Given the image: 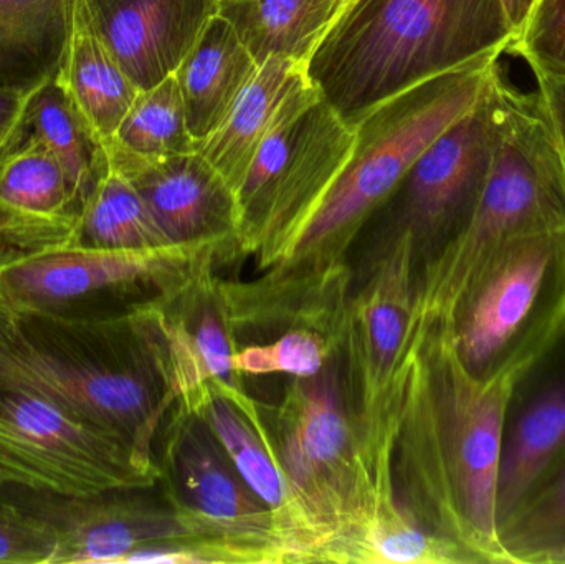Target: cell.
Wrapping results in <instances>:
<instances>
[{"instance_id": "1", "label": "cell", "mask_w": 565, "mask_h": 564, "mask_svg": "<svg viewBox=\"0 0 565 564\" xmlns=\"http://www.w3.org/2000/svg\"><path fill=\"white\" fill-rule=\"evenodd\" d=\"M510 381L480 386L440 321L415 328L397 386L395 492L425 530L471 563H507L498 525Z\"/></svg>"}, {"instance_id": "2", "label": "cell", "mask_w": 565, "mask_h": 564, "mask_svg": "<svg viewBox=\"0 0 565 564\" xmlns=\"http://www.w3.org/2000/svg\"><path fill=\"white\" fill-rule=\"evenodd\" d=\"M511 40L500 0H349L306 72L322 102L354 128L425 79L503 55Z\"/></svg>"}, {"instance_id": "3", "label": "cell", "mask_w": 565, "mask_h": 564, "mask_svg": "<svg viewBox=\"0 0 565 564\" xmlns=\"http://www.w3.org/2000/svg\"><path fill=\"white\" fill-rule=\"evenodd\" d=\"M0 390L36 394L159 467L152 447L175 401L128 313L66 320L0 310Z\"/></svg>"}, {"instance_id": "4", "label": "cell", "mask_w": 565, "mask_h": 564, "mask_svg": "<svg viewBox=\"0 0 565 564\" xmlns=\"http://www.w3.org/2000/svg\"><path fill=\"white\" fill-rule=\"evenodd\" d=\"M501 55H487L425 79L375 106L354 126L351 156L274 267L328 270L345 264L352 242L395 191L418 156L483 98Z\"/></svg>"}, {"instance_id": "5", "label": "cell", "mask_w": 565, "mask_h": 564, "mask_svg": "<svg viewBox=\"0 0 565 564\" xmlns=\"http://www.w3.org/2000/svg\"><path fill=\"white\" fill-rule=\"evenodd\" d=\"M494 142L473 221L457 247L417 285L414 328L441 320L468 278L504 242L565 227V161L546 99L491 79Z\"/></svg>"}, {"instance_id": "6", "label": "cell", "mask_w": 565, "mask_h": 564, "mask_svg": "<svg viewBox=\"0 0 565 564\" xmlns=\"http://www.w3.org/2000/svg\"><path fill=\"white\" fill-rule=\"evenodd\" d=\"M438 321L475 383L513 376L565 321V227L504 242Z\"/></svg>"}, {"instance_id": "7", "label": "cell", "mask_w": 565, "mask_h": 564, "mask_svg": "<svg viewBox=\"0 0 565 564\" xmlns=\"http://www.w3.org/2000/svg\"><path fill=\"white\" fill-rule=\"evenodd\" d=\"M227 254H235L231 235L154 248L0 252V310L66 320L122 317L113 301L142 287L166 290Z\"/></svg>"}, {"instance_id": "8", "label": "cell", "mask_w": 565, "mask_h": 564, "mask_svg": "<svg viewBox=\"0 0 565 564\" xmlns=\"http://www.w3.org/2000/svg\"><path fill=\"white\" fill-rule=\"evenodd\" d=\"M354 141V128L322 99L278 128L235 192V254L255 255L260 272L285 260L348 162Z\"/></svg>"}, {"instance_id": "9", "label": "cell", "mask_w": 565, "mask_h": 564, "mask_svg": "<svg viewBox=\"0 0 565 564\" xmlns=\"http://www.w3.org/2000/svg\"><path fill=\"white\" fill-rule=\"evenodd\" d=\"M158 460L164 497L209 564L285 563L274 512L248 489L207 424L174 406Z\"/></svg>"}, {"instance_id": "10", "label": "cell", "mask_w": 565, "mask_h": 564, "mask_svg": "<svg viewBox=\"0 0 565 564\" xmlns=\"http://www.w3.org/2000/svg\"><path fill=\"white\" fill-rule=\"evenodd\" d=\"M161 469L50 401L0 390V489L58 497L152 489Z\"/></svg>"}, {"instance_id": "11", "label": "cell", "mask_w": 565, "mask_h": 564, "mask_svg": "<svg viewBox=\"0 0 565 564\" xmlns=\"http://www.w3.org/2000/svg\"><path fill=\"white\" fill-rule=\"evenodd\" d=\"M490 88L491 82L475 108L418 156L377 209L391 214L392 231L414 237L417 285L454 252L480 204L494 142Z\"/></svg>"}, {"instance_id": "12", "label": "cell", "mask_w": 565, "mask_h": 564, "mask_svg": "<svg viewBox=\"0 0 565 564\" xmlns=\"http://www.w3.org/2000/svg\"><path fill=\"white\" fill-rule=\"evenodd\" d=\"M381 258L351 295L342 357L355 429H381L397 411V384L414 334L418 258L407 231H388Z\"/></svg>"}, {"instance_id": "13", "label": "cell", "mask_w": 565, "mask_h": 564, "mask_svg": "<svg viewBox=\"0 0 565 564\" xmlns=\"http://www.w3.org/2000/svg\"><path fill=\"white\" fill-rule=\"evenodd\" d=\"M128 317L175 406L195 414L212 387H244L232 366L237 334L215 267L154 291Z\"/></svg>"}, {"instance_id": "14", "label": "cell", "mask_w": 565, "mask_h": 564, "mask_svg": "<svg viewBox=\"0 0 565 564\" xmlns=\"http://www.w3.org/2000/svg\"><path fill=\"white\" fill-rule=\"evenodd\" d=\"M565 459V321L511 376L501 437L498 525Z\"/></svg>"}, {"instance_id": "15", "label": "cell", "mask_w": 565, "mask_h": 564, "mask_svg": "<svg viewBox=\"0 0 565 564\" xmlns=\"http://www.w3.org/2000/svg\"><path fill=\"white\" fill-rule=\"evenodd\" d=\"M151 489L111 490L88 497L35 493L25 509L55 529L50 564L119 563L151 543H188V530L164 496Z\"/></svg>"}, {"instance_id": "16", "label": "cell", "mask_w": 565, "mask_h": 564, "mask_svg": "<svg viewBox=\"0 0 565 564\" xmlns=\"http://www.w3.org/2000/svg\"><path fill=\"white\" fill-rule=\"evenodd\" d=\"M109 162L145 198L172 244L237 235V202L221 172L199 151L188 155H135L106 145Z\"/></svg>"}, {"instance_id": "17", "label": "cell", "mask_w": 565, "mask_h": 564, "mask_svg": "<svg viewBox=\"0 0 565 564\" xmlns=\"http://www.w3.org/2000/svg\"><path fill=\"white\" fill-rule=\"evenodd\" d=\"M221 290L235 334L241 330H305L324 334L342 353L351 272L271 267L255 281H227Z\"/></svg>"}, {"instance_id": "18", "label": "cell", "mask_w": 565, "mask_h": 564, "mask_svg": "<svg viewBox=\"0 0 565 564\" xmlns=\"http://www.w3.org/2000/svg\"><path fill=\"white\" fill-rule=\"evenodd\" d=\"M96 29L139 89L174 75L218 0H88Z\"/></svg>"}, {"instance_id": "19", "label": "cell", "mask_w": 565, "mask_h": 564, "mask_svg": "<svg viewBox=\"0 0 565 564\" xmlns=\"http://www.w3.org/2000/svg\"><path fill=\"white\" fill-rule=\"evenodd\" d=\"M83 205L55 156L23 139L0 164V252L29 254L68 245Z\"/></svg>"}, {"instance_id": "20", "label": "cell", "mask_w": 565, "mask_h": 564, "mask_svg": "<svg viewBox=\"0 0 565 564\" xmlns=\"http://www.w3.org/2000/svg\"><path fill=\"white\" fill-rule=\"evenodd\" d=\"M319 102L305 63L270 58L245 86L227 119L199 142L198 151L221 172L235 195L260 146Z\"/></svg>"}, {"instance_id": "21", "label": "cell", "mask_w": 565, "mask_h": 564, "mask_svg": "<svg viewBox=\"0 0 565 564\" xmlns=\"http://www.w3.org/2000/svg\"><path fill=\"white\" fill-rule=\"evenodd\" d=\"M248 489L274 512L286 563V532L292 493L282 472L262 404L244 387L214 386L195 411Z\"/></svg>"}, {"instance_id": "22", "label": "cell", "mask_w": 565, "mask_h": 564, "mask_svg": "<svg viewBox=\"0 0 565 564\" xmlns=\"http://www.w3.org/2000/svg\"><path fill=\"white\" fill-rule=\"evenodd\" d=\"M55 79L105 146L141 92L99 35L88 0H73L68 42Z\"/></svg>"}, {"instance_id": "23", "label": "cell", "mask_w": 565, "mask_h": 564, "mask_svg": "<svg viewBox=\"0 0 565 564\" xmlns=\"http://www.w3.org/2000/svg\"><path fill=\"white\" fill-rule=\"evenodd\" d=\"M258 68L234 26L218 13L212 17L174 73L195 141L207 139L227 119Z\"/></svg>"}, {"instance_id": "24", "label": "cell", "mask_w": 565, "mask_h": 564, "mask_svg": "<svg viewBox=\"0 0 565 564\" xmlns=\"http://www.w3.org/2000/svg\"><path fill=\"white\" fill-rule=\"evenodd\" d=\"M73 0H0V89L29 93L55 78Z\"/></svg>"}, {"instance_id": "25", "label": "cell", "mask_w": 565, "mask_h": 564, "mask_svg": "<svg viewBox=\"0 0 565 564\" xmlns=\"http://www.w3.org/2000/svg\"><path fill=\"white\" fill-rule=\"evenodd\" d=\"M349 0H221L224 17L258 66L270 58L308 63Z\"/></svg>"}, {"instance_id": "26", "label": "cell", "mask_w": 565, "mask_h": 564, "mask_svg": "<svg viewBox=\"0 0 565 564\" xmlns=\"http://www.w3.org/2000/svg\"><path fill=\"white\" fill-rule=\"evenodd\" d=\"M23 139L39 142L55 156L85 202L109 168L108 149L93 135L55 78L33 89Z\"/></svg>"}, {"instance_id": "27", "label": "cell", "mask_w": 565, "mask_h": 564, "mask_svg": "<svg viewBox=\"0 0 565 564\" xmlns=\"http://www.w3.org/2000/svg\"><path fill=\"white\" fill-rule=\"evenodd\" d=\"M172 244L138 189L113 168L89 192L68 245L88 248H154Z\"/></svg>"}, {"instance_id": "28", "label": "cell", "mask_w": 565, "mask_h": 564, "mask_svg": "<svg viewBox=\"0 0 565 564\" xmlns=\"http://www.w3.org/2000/svg\"><path fill=\"white\" fill-rule=\"evenodd\" d=\"M109 142L151 158L198 151L199 142L189 131L184 99L175 75L139 92Z\"/></svg>"}, {"instance_id": "29", "label": "cell", "mask_w": 565, "mask_h": 564, "mask_svg": "<svg viewBox=\"0 0 565 564\" xmlns=\"http://www.w3.org/2000/svg\"><path fill=\"white\" fill-rule=\"evenodd\" d=\"M500 545L514 564H543L565 545V459L504 523Z\"/></svg>"}, {"instance_id": "30", "label": "cell", "mask_w": 565, "mask_h": 564, "mask_svg": "<svg viewBox=\"0 0 565 564\" xmlns=\"http://www.w3.org/2000/svg\"><path fill=\"white\" fill-rule=\"evenodd\" d=\"M335 357H342V353L324 334L298 328L282 331L281 337L270 343L237 348L232 366L238 376L288 374L312 377Z\"/></svg>"}, {"instance_id": "31", "label": "cell", "mask_w": 565, "mask_h": 564, "mask_svg": "<svg viewBox=\"0 0 565 564\" xmlns=\"http://www.w3.org/2000/svg\"><path fill=\"white\" fill-rule=\"evenodd\" d=\"M507 52L523 58L537 82L565 79V0H534Z\"/></svg>"}, {"instance_id": "32", "label": "cell", "mask_w": 565, "mask_h": 564, "mask_svg": "<svg viewBox=\"0 0 565 564\" xmlns=\"http://www.w3.org/2000/svg\"><path fill=\"white\" fill-rule=\"evenodd\" d=\"M55 529L20 503L0 500V563L50 564Z\"/></svg>"}, {"instance_id": "33", "label": "cell", "mask_w": 565, "mask_h": 564, "mask_svg": "<svg viewBox=\"0 0 565 564\" xmlns=\"http://www.w3.org/2000/svg\"><path fill=\"white\" fill-rule=\"evenodd\" d=\"M32 93L33 89L29 93L0 89V164L22 142Z\"/></svg>"}, {"instance_id": "34", "label": "cell", "mask_w": 565, "mask_h": 564, "mask_svg": "<svg viewBox=\"0 0 565 564\" xmlns=\"http://www.w3.org/2000/svg\"><path fill=\"white\" fill-rule=\"evenodd\" d=\"M537 89L546 99L547 109L553 118L565 161V79L559 82H537Z\"/></svg>"}, {"instance_id": "35", "label": "cell", "mask_w": 565, "mask_h": 564, "mask_svg": "<svg viewBox=\"0 0 565 564\" xmlns=\"http://www.w3.org/2000/svg\"><path fill=\"white\" fill-rule=\"evenodd\" d=\"M533 2L534 0H500L508 23H510L511 30H513V36L520 32L521 25H523Z\"/></svg>"}, {"instance_id": "36", "label": "cell", "mask_w": 565, "mask_h": 564, "mask_svg": "<svg viewBox=\"0 0 565 564\" xmlns=\"http://www.w3.org/2000/svg\"><path fill=\"white\" fill-rule=\"evenodd\" d=\"M543 564H565V545L547 555Z\"/></svg>"}, {"instance_id": "37", "label": "cell", "mask_w": 565, "mask_h": 564, "mask_svg": "<svg viewBox=\"0 0 565 564\" xmlns=\"http://www.w3.org/2000/svg\"><path fill=\"white\" fill-rule=\"evenodd\" d=\"M218 2H221V0H218Z\"/></svg>"}]
</instances>
